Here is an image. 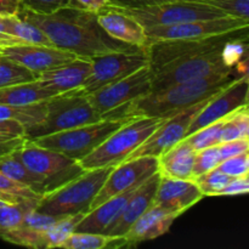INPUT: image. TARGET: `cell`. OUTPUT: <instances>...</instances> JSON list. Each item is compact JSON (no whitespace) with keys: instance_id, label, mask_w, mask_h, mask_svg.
Segmentation results:
<instances>
[{"instance_id":"cell-1","label":"cell","mask_w":249,"mask_h":249,"mask_svg":"<svg viewBox=\"0 0 249 249\" xmlns=\"http://www.w3.org/2000/svg\"><path fill=\"white\" fill-rule=\"evenodd\" d=\"M19 17L38 26L53 45L74 53L78 57L91 58L118 51H129L136 46L117 41L99 26L95 12L67 6L53 14H36L19 7Z\"/></svg>"},{"instance_id":"cell-2","label":"cell","mask_w":249,"mask_h":249,"mask_svg":"<svg viewBox=\"0 0 249 249\" xmlns=\"http://www.w3.org/2000/svg\"><path fill=\"white\" fill-rule=\"evenodd\" d=\"M233 72H216L198 79L173 84L165 89L151 91L109 113L108 118L155 117L168 118L196 102L211 97L235 79Z\"/></svg>"},{"instance_id":"cell-3","label":"cell","mask_w":249,"mask_h":249,"mask_svg":"<svg viewBox=\"0 0 249 249\" xmlns=\"http://www.w3.org/2000/svg\"><path fill=\"white\" fill-rule=\"evenodd\" d=\"M106 119L90 105L88 96L80 90L55 95L45 101V116L39 123L27 126L24 138L34 140L40 136L68 130L85 124Z\"/></svg>"},{"instance_id":"cell-4","label":"cell","mask_w":249,"mask_h":249,"mask_svg":"<svg viewBox=\"0 0 249 249\" xmlns=\"http://www.w3.org/2000/svg\"><path fill=\"white\" fill-rule=\"evenodd\" d=\"M164 119L155 117H135L125 122L107 136L94 151L79 160L85 170L116 167L136 150Z\"/></svg>"},{"instance_id":"cell-5","label":"cell","mask_w":249,"mask_h":249,"mask_svg":"<svg viewBox=\"0 0 249 249\" xmlns=\"http://www.w3.org/2000/svg\"><path fill=\"white\" fill-rule=\"evenodd\" d=\"M112 168L85 170L75 179L44 195L36 204V211L53 216L88 213L92 199L99 194Z\"/></svg>"},{"instance_id":"cell-6","label":"cell","mask_w":249,"mask_h":249,"mask_svg":"<svg viewBox=\"0 0 249 249\" xmlns=\"http://www.w3.org/2000/svg\"><path fill=\"white\" fill-rule=\"evenodd\" d=\"M17 155L24 165L45 184L46 194L58 189L85 172L79 162L57 151L41 147L24 139L17 148Z\"/></svg>"},{"instance_id":"cell-7","label":"cell","mask_w":249,"mask_h":249,"mask_svg":"<svg viewBox=\"0 0 249 249\" xmlns=\"http://www.w3.org/2000/svg\"><path fill=\"white\" fill-rule=\"evenodd\" d=\"M128 119L130 118H106L96 123L85 124L68 130L40 136L32 141L41 147L57 151L79 162Z\"/></svg>"},{"instance_id":"cell-8","label":"cell","mask_w":249,"mask_h":249,"mask_svg":"<svg viewBox=\"0 0 249 249\" xmlns=\"http://www.w3.org/2000/svg\"><path fill=\"white\" fill-rule=\"evenodd\" d=\"M121 7V6H118ZM136 19L143 28L156 26H173L198 19L219 18L226 16L216 7L203 1L177 0L157 5L139 7H121Z\"/></svg>"},{"instance_id":"cell-9","label":"cell","mask_w":249,"mask_h":249,"mask_svg":"<svg viewBox=\"0 0 249 249\" xmlns=\"http://www.w3.org/2000/svg\"><path fill=\"white\" fill-rule=\"evenodd\" d=\"M151 89L152 71L148 66H145L126 77L104 85L87 96L95 111L104 118H108L109 113L143 95L150 94Z\"/></svg>"},{"instance_id":"cell-10","label":"cell","mask_w":249,"mask_h":249,"mask_svg":"<svg viewBox=\"0 0 249 249\" xmlns=\"http://www.w3.org/2000/svg\"><path fill=\"white\" fill-rule=\"evenodd\" d=\"M223 48V46H221ZM221 48L174 61L152 72L151 91L165 89L173 84L198 79L216 72H232L235 68L224 65Z\"/></svg>"},{"instance_id":"cell-11","label":"cell","mask_w":249,"mask_h":249,"mask_svg":"<svg viewBox=\"0 0 249 249\" xmlns=\"http://www.w3.org/2000/svg\"><path fill=\"white\" fill-rule=\"evenodd\" d=\"M90 60L91 73L80 88V91L85 95L91 94L104 85L116 82L148 66V56L145 48L105 53L94 56Z\"/></svg>"},{"instance_id":"cell-12","label":"cell","mask_w":249,"mask_h":249,"mask_svg":"<svg viewBox=\"0 0 249 249\" xmlns=\"http://www.w3.org/2000/svg\"><path fill=\"white\" fill-rule=\"evenodd\" d=\"M249 21L224 16L219 18L198 19L173 26H156L145 28L147 44L158 40L173 39H199L211 36H229L247 31Z\"/></svg>"},{"instance_id":"cell-13","label":"cell","mask_w":249,"mask_h":249,"mask_svg":"<svg viewBox=\"0 0 249 249\" xmlns=\"http://www.w3.org/2000/svg\"><path fill=\"white\" fill-rule=\"evenodd\" d=\"M211 97H207V99L196 102L192 106L187 107L168 118H164L162 124L124 160L141 157V156H152V157L158 158L165 151L177 145L186 136L187 129H189L192 119L198 113L199 109L208 102Z\"/></svg>"},{"instance_id":"cell-14","label":"cell","mask_w":249,"mask_h":249,"mask_svg":"<svg viewBox=\"0 0 249 249\" xmlns=\"http://www.w3.org/2000/svg\"><path fill=\"white\" fill-rule=\"evenodd\" d=\"M248 74L240 75L208 100L190 123L186 136L225 118L241 107L248 106ZM185 136V138H186Z\"/></svg>"},{"instance_id":"cell-15","label":"cell","mask_w":249,"mask_h":249,"mask_svg":"<svg viewBox=\"0 0 249 249\" xmlns=\"http://www.w3.org/2000/svg\"><path fill=\"white\" fill-rule=\"evenodd\" d=\"M157 172L158 160L152 156H141L119 163L118 165L112 168L99 194L92 199L90 209L95 208L106 199L130 187L142 184L146 179L152 177Z\"/></svg>"},{"instance_id":"cell-16","label":"cell","mask_w":249,"mask_h":249,"mask_svg":"<svg viewBox=\"0 0 249 249\" xmlns=\"http://www.w3.org/2000/svg\"><path fill=\"white\" fill-rule=\"evenodd\" d=\"M231 38H235L233 34L211 36V38L152 41L145 46L148 56V67L152 72H155L162 66L174 61L220 49Z\"/></svg>"},{"instance_id":"cell-17","label":"cell","mask_w":249,"mask_h":249,"mask_svg":"<svg viewBox=\"0 0 249 249\" xmlns=\"http://www.w3.org/2000/svg\"><path fill=\"white\" fill-rule=\"evenodd\" d=\"M0 55L23 66L36 75L78 57L74 53L61 50L55 46L32 45V44H22V45L0 49Z\"/></svg>"},{"instance_id":"cell-18","label":"cell","mask_w":249,"mask_h":249,"mask_svg":"<svg viewBox=\"0 0 249 249\" xmlns=\"http://www.w3.org/2000/svg\"><path fill=\"white\" fill-rule=\"evenodd\" d=\"M96 18L105 33L114 40L136 48L147 45L145 28L121 7L107 5L97 12Z\"/></svg>"},{"instance_id":"cell-19","label":"cell","mask_w":249,"mask_h":249,"mask_svg":"<svg viewBox=\"0 0 249 249\" xmlns=\"http://www.w3.org/2000/svg\"><path fill=\"white\" fill-rule=\"evenodd\" d=\"M203 197L201 190L192 179L160 177L153 204L180 216L187 209L198 203Z\"/></svg>"},{"instance_id":"cell-20","label":"cell","mask_w":249,"mask_h":249,"mask_svg":"<svg viewBox=\"0 0 249 249\" xmlns=\"http://www.w3.org/2000/svg\"><path fill=\"white\" fill-rule=\"evenodd\" d=\"M178 214L152 204L121 237V247H135L145 241L155 240L169 231Z\"/></svg>"},{"instance_id":"cell-21","label":"cell","mask_w":249,"mask_h":249,"mask_svg":"<svg viewBox=\"0 0 249 249\" xmlns=\"http://www.w3.org/2000/svg\"><path fill=\"white\" fill-rule=\"evenodd\" d=\"M160 178L157 172L152 177L146 179L134 191V194L131 195L119 213L118 218L105 231L104 235L109 236V237H122L129 230V228L153 204V198H155Z\"/></svg>"},{"instance_id":"cell-22","label":"cell","mask_w":249,"mask_h":249,"mask_svg":"<svg viewBox=\"0 0 249 249\" xmlns=\"http://www.w3.org/2000/svg\"><path fill=\"white\" fill-rule=\"evenodd\" d=\"M91 73V60L87 57H75L72 61L46 72L39 73L36 82L53 90L56 94L80 90Z\"/></svg>"},{"instance_id":"cell-23","label":"cell","mask_w":249,"mask_h":249,"mask_svg":"<svg viewBox=\"0 0 249 249\" xmlns=\"http://www.w3.org/2000/svg\"><path fill=\"white\" fill-rule=\"evenodd\" d=\"M141 185V184H140ZM138 186L130 187L111 198L106 199L99 204L95 208L90 209L85 215L83 216L82 220L77 225L74 231H80V232H94V233H105V231L113 224V221L118 218L119 213L122 212L123 207L130 198L131 195L134 194Z\"/></svg>"},{"instance_id":"cell-24","label":"cell","mask_w":249,"mask_h":249,"mask_svg":"<svg viewBox=\"0 0 249 249\" xmlns=\"http://www.w3.org/2000/svg\"><path fill=\"white\" fill-rule=\"evenodd\" d=\"M195 156L196 151L186 139H182L157 158L158 174L163 178L192 179Z\"/></svg>"},{"instance_id":"cell-25","label":"cell","mask_w":249,"mask_h":249,"mask_svg":"<svg viewBox=\"0 0 249 249\" xmlns=\"http://www.w3.org/2000/svg\"><path fill=\"white\" fill-rule=\"evenodd\" d=\"M55 95L58 94L41 85L36 80H33V82L0 88V105L29 106V105L46 101Z\"/></svg>"},{"instance_id":"cell-26","label":"cell","mask_w":249,"mask_h":249,"mask_svg":"<svg viewBox=\"0 0 249 249\" xmlns=\"http://www.w3.org/2000/svg\"><path fill=\"white\" fill-rule=\"evenodd\" d=\"M16 150L0 156V173L14 181L29 187L40 196L46 195L45 184L22 163Z\"/></svg>"},{"instance_id":"cell-27","label":"cell","mask_w":249,"mask_h":249,"mask_svg":"<svg viewBox=\"0 0 249 249\" xmlns=\"http://www.w3.org/2000/svg\"><path fill=\"white\" fill-rule=\"evenodd\" d=\"M7 32L23 44L53 46L46 34L32 22L22 18L18 15H10L7 21Z\"/></svg>"},{"instance_id":"cell-28","label":"cell","mask_w":249,"mask_h":249,"mask_svg":"<svg viewBox=\"0 0 249 249\" xmlns=\"http://www.w3.org/2000/svg\"><path fill=\"white\" fill-rule=\"evenodd\" d=\"M43 196L0 173V199L36 208Z\"/></svg>"},{"instance_id":"cell-29","label":"cell","mask_w":249,"mask_h":249,"mask_svg":"<svg viewBox=\"0 0 249 249\" xmlns=\"http://www.w3.org/2000/svg\"><path fill=\"white\" fill-rule=\"evenodd\" d=\"M45 116V101L29 106L0 105V121H17L24 126L39 123Z\"/></svg>"},{"instance_id":"cell-30","label":"cell","mask_w":249,"mask_h":249,"mask_svg":"<svg viewBox=\"0 0 249 249\" xmlns=\"http://www.w3.org/2000/svg\"><path fill=\"white\" fill-rule=\"evenodd\" d=\"M85 213L74 214V215L60 216L44 233V246L45 249L58 248L61 243L75 230L79 221Z\"/></svg>"},{"instance_id":"cell-31","label":"cell","mask_w":249,"mask_h":249,"mask_svg":"<svg viewBox=\"0 0 249 249\" xmlns=\"http://www.w3.org/2000/svg\"><path fill=\"white\" fill-rule=\"evenodd\" d=\"M237 139H249L248 106L241 107L224 118L221 142L237 140Z\"/></svg>"},{"instance_id":"cell-32","label":"cell","mask_w":249,"mask_h":249,"mask_svg":"<svg viewBox=\"0 0 249 249\" xmlns=\"http://www.w3.org/2000/svg\"><path fill=\"white\" fill-rule=\"evenodd\" d=\"M36 75L23 66L0 55V88L36 80Z\"/></svg>"},{"instance_id":"cell-33","label":"cell","mask_w":249,"mask_h":249,"mask_svg":"<svg viewBox=\"0 0 249 249\" xmlns=\"http://www.w3.org/2000/svg\"><path fill=\"white\" fill-rule=\"evenodd\" d=\"M111 237L104 233L73 231L58 248L62 249H102L107 248Z\"/></svg>"},{"instance_id":"cell-34","label":"cell","mask_w":249,"mask_h":249,"mask_svg":"<svg viewBox=\"0 0 249 249\" xmlns=\"http://www.w3.org/2000/svg\"><path fill=\"white\" fill-rule=\"evenodd\" d=\"M224 118L218 122L209 124V125L203 126L198 129L195 133L187 135L186 139L190 145L194 147V150L201 151L204 148L212 147V146H218L221 142V129H223Z\"/></svg>"},{"instance_id":"cell-35","label":"cell","mask_w":249,"mask_h":249,"mask_svg":"<svg viewBox=\"0 0 249 249\" xmlns=\"http://www.w3.org/2000/svg\"><path fill=\"white\" fill-rule=\"evenodd\" d=\"M29 209H34V207L0 199V236L17 228Z\"/></svg>"},{"instance_id":"cell-36","label":"cell","mask_w":249,"mask_h":249,"mask_svg":"<svg viewBox=\"0 0 249 249\" xmlns=\"http://www.w3.org/2000/svg\"><path fill=\"white\" fill-rule=\"evenodd\" d=\"M195 182L201 190L202 195L206 196H219L221 190L228 185V182L231 180V177L224 174L219 169H213L211 172H207L199 177L194 178Z\"/></svg>"},{"instance_id":"cell-37","label":"cell","mask_w":249,"mask_h":249,"mask_svg":"<svg viewBox=\"0 0 249 249\" xmlns=\"http://www.w3.org/2000/svg\"><path fill=\"white\" fill-rule=\"evenodd\" d=\"M247 36L229 39L221 48V60L224 65L235 68L242 58L247 57Z\"/></svg>"},{"instance_id":"cell-38","label":"cell","mask_w":249,"mask_h":249,"mask_svg":"<svg viewBox=\"0 0 249 249\" xmlns=\"http://www.w3.org/2000/svg\"><path fill=\"white\" fill-rule=\"evenodd\" d=\"M220 162L221 158L218 146H212V147L197 151L196 156H195L194 169H192V179L215 169Z\"/></svg>"},{"instance_id":"cell-39","label":"cell","mask_w":249,"mask_h":249,"mask_svg":"<svg viewBox=\"0 0 249 249\" xmlns=\"http://www.w3.org/2000/svg\"><path fill=\"white\" fill-rule=\"evenodd\" d=\"M220 10L226 16L249 21V0H203Z\"/></svg>"},{"instance_id":"cell-40","label":"cell","mask_w":249,"mask_h":249,"mask_svg":"<svg viewBox=\"0 0 249 249\" xmlns=\"http://www.w3.org/2000/svg\"><path fill=\"white\" fill-rule=\"evenodd\" d=\"M216 169L231 178L249 177V153L245 152L226 158L219 163Z\"/></svg>"},{"instance_id":"cell-41","label":"cell","mask_w":249,"mask_h":249,"mask_svg":"<svg viewBox=\"0 0 249 249\" xmlns=\"http://www.w3.org/2000/svg\"><path fill=\"white\" fill-rule=\"evenodd\" d=\"M67 6H71V0H19V7L36 14H53Z\"/></svg>"},{"instance_id":"cell-42","label":"cell","mask_w":249,"mask_h":249,"mask_svg":"<svg viewBox=\"0 0 249 249\" xmlns=\"http://www.w3.org/2000/svg\"><path fill=\"white\" fill-rule=\"evenodd\" d=\"M218 150L219 153H220L221 160L233 157V156L241 155V153L248 152L249 139H237V140L221 142L218 145Z\"/></svg>"},{"instance_id":"cell-43","label":"cell","mask_w":249,"mask_h":249,"mask_svg":"<svg viewBox=\"0 0 249 249\" xmlns=\"http://www.w3.org/2000/svg\"><path fill=\"white\" fill-rule=\"evenodd\" d=\"M26 126L17 121H0V141L24 138Z\"/></svg>"},{"instance_id":"cell-44","label":"cell","mask_w":249,"mask_h":249,"mask_svg":"<svg viewBox=\"0 0 249 249\" xmlns=\"http://www.w3.org/2000/svg\"><path fill=\"white\" fill-rule=\"evenodd\" d=\"M249 191V177L231 178L225 187L220 191L219 196H237L246 195Z\"/></svg>"},{"instance_id":"cell-45","label":"cell","mask_w":249,"mask_h":249,"mask_svg":"<svg viewBox=\"0 0 249 249\" xmlns=\"http://www.w3.org/2000/svg\"><path fill=\"white\" fill-rule=\"evenodd\" d=\"M9 14H0V49L9 48L14 45H22V41L12 36L7 32V21H9Z\"/></svg>"},{"instance_id":"cell-46","label":"cell","mask_w":249,"mask_h":249,"mask_svg":"<svg viewBox=\"0 0 249 249\" xmlns=\"http://www.w3.org/2000/svg\"><path fill=\"white\" fill-rule=\"evenodd\" d=\"M169 1H177V0H111L108 5H114V6L121 7H139L163 4V2ZM195 1H203V0H195Z\"/></svg>"},{"instance_id":"cell-47","label":"cell","mask_w":249,"mask_h":249,"mask_svg":"<svg viewBox=\"0 0 249 249\" xmlns=\"http://www.w3.org/2000/svg\"><path fill=\"white\" fill-rule=\"evenodd\" d=\"M111 0H71V6L79 7L90 12H97L109 4Z\"/></svg>"},{"instance_id":"cell-48","label":"cell","mask_w":249,"mask_h":249,"mask_svg":"<svg viewBox=\"0 0 249 249\" xmlns=\"http://www.w3.org/2000/svg\"><path fill=\"white\" fill-rule=\"evenodd\" d=\"M19 10L18 0H0V14L16 15Z\"/></svg>"},{"instance_id":"cell-49","label":"cell","mask_w":249,"mask_h":249,"mask_svg":"<svg viewBox=\"0 0 249 249\" xmlns=\"http://www.w3.org/2000/svg\"><path fill=\"white\" fill-rule=\"evenodd\" d=\"M24 139L26 138L15 139V140H10V141H0V156L5 155V153H9L11 152V151L18 148L19 146L23 143Z\"/></svg>"},{"instance_id":"cell-50","label":"cell","mask_w":249,"mask_h":249,"mask_svg":"<svg viewBox=\"0 0 249 249\" xmlns=\"http://www.w3.org/2000/svg\"><path fill=\"white\" fill-rule=\"evenodd\" d=\"M18 1H19V0H18Z\"/></svg>"}]
</instances>
